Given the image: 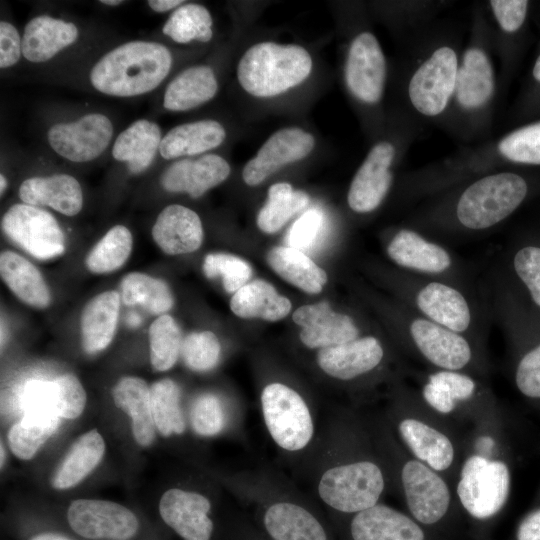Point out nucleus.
I'll return each instance as SVG.
<instances>
[{
	"label": "nucleus",
	"instance_id": "1",
	"mask_svg": "<svg viewBox=\"0 0 540 540\" xmlns=\"http://www.w3.org/2000/svg\"><path fill=\"white\" fill-rule=\"evenodd\" d=\"M537 189L519 172L489 173L422 202L407 226L435 240L478 235L506 221Z\"/></svg>",
	"mask_w": 540,
	"mask_h": 540
},
{
	"label": "nucleus",
	"instance_id": "2",
	"mask_svg": "<svg viewBox=\"0 0 540 540\" xmlns=\"http://www.w3.org/2000/svg\"><path fill=\"white\" fill-rule=\"evenodd\" d=\"M490 19L483 6L472 16L468 43L461 52L454 93L440 122L464 142L486 139L493 123L497 92Z\"/></svg>",
	"mask_w": 540,
	"mask_h": 540
},
{
	"label": "nucleus",
	"instance_id": "3",
	"mask_svg": "<svg viewBox=\"0 0 540 540\" xmlns=\"http://www.w3.org/2000/svg\"><path fill=\"white\" fill-rule=\"evenodd\" d=\"M457 36L428 28L413 39V50L403 82L408 113L438 124L444 118L453 93L460 60Z\"/></svg>",
	"mask_w": 540,
	"mask_h": 540
},
{
	"label": "nucleus",
	"instance_id": "4",
	"mask_svg": "<svg viewBox=\"0 0 540 540\" xmlns=\"http://www.w3.org/2000/svg\"><path fill=\"white\" fill-rule=\"evenodd\" d=\"M400 302L421 316L484 346L493 317L488 293L470 294L452 284L400 269L389 276Z\"/></svg>",
	"mask_w": 540,
	"mask_h": 540
},
{
	"label": "nucleus",
	"instance_id": "5",
	"mask_svg": "<svg viewBox=\"0 0 540 540\" xmlns=\"http://www.w3.org/2000/svg\"><path fill=\"white\" fill-rule=\"evenodd\" d=\"M387 317L403 346L434 369L487 372L484 346L413 311L403 303L388 305Z\"/></svg>",
	"mask_w": 540,
	"mask_h": 540
},
{
	"label": "nucleus",
	"instance_id": "6",
	"mask_svg": "<svg viewBox=\"0 0 540 540\" xmlns=\"http://www.w3.org/2000/svg\"><path fill=\"white\" fill-rule=\"evenodd\" d=\"M325 443L317 467L315 490L332 510L355 514L379 503L386 488L381 465L367 457L342 456Z\"/></svg>",
	"mask_w": 540,
	"mask_h": 540
},
{
	"label": "nucleus",
	"instance_id": "7",
	"mask_svg": "<svg viewBox=\"0 0 540 540\" xmlns=\"http://www.w3.org/2000/svg\"><path fill=\"white\" fill-rule=\"evenodd\" d=\"M172 56L160 43L132 41L106 53L92 68L90 81L99 92L117 97L155 89L168 75Z\"/></svg>",
	"mask_w": 540,
	"mask_h": 540
},
{
	"label": "nucleus",
	"instance_id": "8",
	"mask_svg": "<svg viewBox=\"0 0 540 540\" xmlns=\"http://www.w3.org/2000/svg\"><path fill=\"white\" fill-rule=\"evenodd\" d=\"M388 258L402 271L437 279L464 291L487 295L473 269L447 246L409 226L395 229L385 245Z\"/></svg>",
	"mask_w": 540,
	"mask_h": 540
},
{
	"label": "nucleus",
	"instance_id": "9",
	"mask_svg": "<svg viewBox=\"0 0 540 540\" xmlns=\"http://www.w3.org/2000/svg\"><path fill=\"white\" fill-rule=\"evenodd\" d=\"M312 69L311 54L303 46L262 41L244 51L236 74L246 93L257 98H272L302 84Z\"/></svg>",
	"mask_w": 540,
	"mask_h": 540
},
{
	"label": "nucleus",
	"instance_id": "10",
	"mask_svg": "<svg viewBox=\"0 0 540 540\" xmlns=\"http://www.w3.org/2000/svg\"><path fill=\"white\" fill-rule=\"evenodd\" d=\"M421 122L408 115L395 137H384L369 149L354 174L347 193V204L357 214L377 210L390 193L395 168L421 130Z\"/></svg>",
	"mask_w": 540,
	"mask_h": 540
},
{
	"label": "nucleus",
	"instance_id": "11",
	"mask_svg": "<svg viewBox=\"0 0 540 540\" xmlns=\"http://www.w3.org/2000/svg\"><path fill=\"white\" fill-rule=\"evenodd\" d=\"M261 414L274 444L288 455H301L316 438V413L293 387L266 384L260 394Z\"/></svg>",
	"mask_w": 540,
	"mask_h": 540
},
{
	"label": "nucleus",
	"instance_id": "12",
	"mask_svg": "<svg viewBox=\"0 0 540 540\" xmlns=\"http://www.w3.org/2000/svg\"><path fill=\"white\" fill-rule=\"evenodd\" d=\"M510 489L511 473L504 461L473 454L463 463L456 492L464 509L483 520L504 507Z\"/></svg>",
	"mask_w": 540,
	"mask_h": 540
},
{
	"label": "nucleus",
	"instance_id": "13",
	"mask_svg": "<svg viewBox=\"0 0 540 540\" xmlns=\"http://www.w3.org/2000/svg\"><path fill=\"white\" fill-rule=\"evenodd\" d=\"M387 60L376 35L362 29L351 38L344 61V82L361 106H380L387 82Z\"/></svg>",
	"mask_w": 540,
	"mask_h": 540
},
{
	"label": "nucleus",
	"instance_id": "14",
	"mask_svg": "<svg viewBox=\"0 0 540 540\" xmlns=\"http://www.w3.org/2000/svg\"><path fill=\"white\" fill-rule=\"evenodd\" d=\"M3 232L37 259L63 254L65 238L56 219L47 211L29 204H15L4 214Z\"/></svg>",
	"mask_w": 540,
	"mask_h": 540
},
{
	"label": "nucleus",
	"instance_id": "15",
	"mask_svg": "<svg viewBox=\"0 0 540 540\" xmlns=\"http://www.w3.org/2000/svg\"><path fill=\"white\" fill-rule=\"evenodd\" d=\"M67 520L75 533L90 540H129L139 529L134 512L119 503L101 499L72 501Z\"/></svg>",
	"mask_w": 540,
	"mask_h": 540
},
{
	"label": "nucleus",
	"instance_id": "16",
	"mask_svg": "<svg viewBox=\"0 0 540 540\" xmlns=\"http://www.w3.org/2000/svg\"><path fill=\"white\" fill-rule=\"evenodd\" d=\"M315 145L314 135L301 127L278 129L245 164L243 181L248 186H257L283 167L308 157Z\"/></svg>",
	"mask_w": 540,
	"mask_h": 540
},
{
	"label": "nucleus",
	"instance_id": "17",
	"mask_svg": "<svg viewBox=\"0 0 540 540\" xmlns=\"http://www.w3.org/2000/svg\"><path fill=\"white\" fill-rule=\"evenodd\" d=\"M400 480L407 507L415 520L430 525L444 517L451 493L439 472L409 459L402 465Z\"/></svg>",
	"mask_w": 540,
	"mask_h": 540
},
{
	"label": "nucleus",
	"instance_id": "18",
	"mask_svg": "<svg viewBox=\"0 0 540 540\" xmlns=\"http://www.w3.org/2000/svg\"><path fill=\"white\" fill-rule=\"evenodd\" d=\"M387 357L383 340L375 334H365L353 341L318 350L316 361L329 377L349 382L373 374Z\"/></svg>",
	"mask_w": 540,
	"mask_h": 540
},
{
	"label": "nucleus",
	"instance_id": "19",
	"mask_svg": "<svg viewBox=\"0 0 540 540\" xmlns=\"http://www.w3.org/2000/svg\"><path fill=\"white\" fill-rule=\"evenodd\" d=\"M112 136L110 119L91 113L75 122L53 125L48 131V142L61 157L72 162H88L103 153Z\"/></svg>",
	"mask_w": 540,
	"mask_h": 540
},
{
	"label": "nucleus",
	"instance_id": "20",
	"mask_svg": "<svg viewBox=\"0 0 540 540\" xmlns=\"http://www.w3.org/2000/svg\"><path fill=\"white\" fill-rule=\"evenodd\" d=\"M210 499L194 490L170 488L159 501L163 521L183 540H210L214 523Z\"/></svg>",
	"mask_w": 540,
	"mask_h": 540
},
{
	"label": "nucleus",
	"instance_id": "21",
	"mask_svg": "<svg viewBox=\"0 0 540 540\" xmlns=\"http://www.w3.org/2000/svg\"><path fill=\"white\" fill-rule=\"evenodd\" d=\"M292 318L302 328L301 342L310 349L344 344L367 334L354 317L333 311L326 301L299 307Z\"/></svg>",
	"mask_w": 540,
	"mask_h": 540
},
{
	"label": "nucleus",
	"instance_id": "22",
	"mask_svg": "<svg viewBox=\"0 0 540 540\" xmlns=\"http://www.w3.org/2000/svg\"><path fill=\"white\" fill-rule=\"evenodd\" d=\"M231 167L217 154H204L196 159L183 158L171 164L161 177V185L168 192L187 193L198 198L224 182Z\"/></svg>",
	"mask_w": 540,
	"mask_h": 540
},
{
	"label": "nucleus",
	"instance_id": "23",
	"mask_svg": "<svg viewBox=\"0 0 540 540\" xmlns=\"http://www.w3.org/2000/svg\"><path fill=\"white\" fill-rule=\"evenodd\" d=\"M502 266L540 315V229L517 235L507 246Z\"/></svg>",
	"mask_w": 540,
	"mask_h": 540
},
{
	"label": "nucleus",
	"instance_id": "24",
	"mask_svg": "<svg viewBox=\"0 0 540 540\" xmlns=\"http://www.w3.org/2000/svg\"><path fill=\"white\" fill-rule=\"evenodd\" d=\"M152 237L165 254L191 253L202 244V222L195 211L183 205L172 204L158 215L152 228Z\"/></svg>",
	"mask_w": 540,
	"mask_h": 540
},
{
	"label": "nucleus",
	"instance_id": "25",
	"mask_svg": "<svg viewBox=\"0 0 540 540\" xmlns=\"http://www.w3.org/2000/svg\"><path fill=\"white\" fill-rule=\"evenodd\" d=\"M350 534L353 540H424L413 519L380 503L354 514Z\"/></svg>",
	"mask_w": 540,
	"mask_h": 540
},
{
	"label": "nucleus",
	"instance_id": "26",
	"mask_svg": "<svg viewBox=\"0 0 540 540\" xmlns=\"http://www.w3.org/2000/svg\"><path fill=\"white\" fill-rule=\"evenodd\" d=\"M397 431L414 459L437 472L446 471L455 459L450 438L434 426L414 417L400 419Z\"/></svg>",
	"mask_w": 540,
	"mask_h": 540
},
{
	"label": "nucleus",
	"instance_id": "27",
	"mask_svg": "<svg viewBox=\"0 0 540 540\" xmlns=\"http://www.w3.org/2000/svg\"><path fill=\"white\" fill-rule=\"evenodd\" d=\"M20 199L33 206H49L67 216L80 212L83 194L79 182L68 174L32 177L22 182Z\"/></svg>",
	"mask_w": 540,
	"mask_h": 540
},
{
	"label": "nucleus",
	"instance_id": "28",
	"mask_svg": "<svg viewBox=\"0 0 540 540\" xmlns=\"http://www.w3.org/2000/svg\"><path fill=\"white\" fill-rule=\"evenodd\" d=\"M77 38L78 29L73 23L47 15L37 16L25 26L22 54L30 62H45Z\"/></svg>",
	"mask_w": 540,
	"mask_h": 540
},
{
	"label": "nucleus",
	"instance_id": "29",
	"mask_svg": "<svg viewBox=\"0 0 540 540\" xmlns=\"http://www.w3.org/2000/svg\"><path fill=\"white\" fill-rule=\"evenodd\" d=\"M225 138L226 130L219 121H193L169 130L161 140L159 152L167 160L199 155L220 146Z\"/></svg>",
	"mask_w": 540,
	"mask_h": 540
},
{
	"label": "nucleus",
	"instance_id": "30",
	"mask_svg": "<svg viewBox=\"0 0 540 540\" xmlns=\"http://www.w3.org/2000/svg\"><path fill=\"white\" fill-rule=\"evenodd\" d=\"M117 408L131 419V430L138 445L149 447L155 440L156 426L151 412L150 387L135 376L121 378L113 388Z\"/></svg>",
	"mask_w": 540,
	"mask_h": 540
},
{
	"label": "nucleus",
	"instance_id": "31",
	"mask_svg": "<svg viewBox=\"0 0 540 540\" xmlns=\"http://www.w3.org/2000/svg\"><path fill=\"white\" fill-rule=\"evenodd\" d=\"M121 297L116 291H105L93 297L81 315V336L84 350L98 353L112 342L119 318Z\"/></svg>",
	"mask_w": 540,
	"mask_h": 540
},
{
	"label": "nucleus",
	"instance_id": "32",
	"mask_svg": "<svg viewBox=\"0 0 540 540\" xmlns=\"http://www.w3.org/2000/svg\"><path fill=\"white\" fill-rule=\"evenodd\" d=\"M217 91L218 81L210 66H191L169 83L164 94L163 106L169 111H188L213 99Z\"/></svg>",
	"mask_w": 540,
	"mask_h": 540
},
{
	"label": "nucleus",
	"instance_id": "33",
	"mask_svg": "<svg viewBox=\"0 0 540 540\" xmlns=\"http://www.w3.org/2000/svg\"><path fill=\"white\" fill-rule=\"evenodd\" d=\"M105 449V441L96 429L82 434L55 471L51 480L52 487L67 490L79 484L99 465Z\"/></svg>",
	"mask_w": 540,
	"mask_h": 540
},
{
	"label": "nucleus",
	"instance_id": "34",
	"mask_svg": "<svg viewBox=\"0 0 540 540\" xmlns=\"http://www.w3.org/2000/svg\"><path fill=\"white\" fill-rule=\"evenodd\" d=\"M160 127L149 120L133 122L116 138L112 154L121 162H126L131 173L138 174L152 163L161 144Z\"/></svg>",
	"mask_w": 540,
	"mask_h": 540
},
{
	"label": "nucleus",
	"instance_id": "35",
	"mask_svg": "<svg viewBox=\"0 0 540 540\" xmlns=\"http://www.w3.org/2000/svg\"><path fill=\"white\" fill-rule=\"evenodd\" d=\"M0 273L9 289L24 303L45 308L51 303L50 290L37 267L23 256L4 251L0 255Z\"/></svg>",
	"mask_w": 540,
	"mask_h": 540
},
{
	"label": "nucleus",
	"instance_id": "36",
	"mask_svg": "<svg viewBox=\"0 0 540 540\" xmlns=\"http://www.w3.org/2000/svg\"><path fill=\"white\" fill-rule=\"evenodd\" d=\"M60 417L48 408H28L26 414L8 433L12 453L21 460H30L57 431Z\"/></svg>",
	"mask_w": 540,
	"mask_h": 540
},
{
	"label": "nucleus",
	"instance_id": "37",
	"mask_svg": "<svg viewBox=\"0 0 540 540\" xmlns=\"http://www.w3.org/2000/svg\"><path fill=\"white\" fill-rule=\"evenodd\" d=\"M291 307L289 299L279 295L271 284L263 280L245 284L234 293L230 301V308L236 316L267 321L283 319Z\"/></svg>",
	"mask_w": 540,
	"mask_h": 540
},
{
	"label": "nucleus",
	"instance_id": "38",
	"mask_svg": "<svg viewBox=\"0 0 540 540\" xmlns=\"http://www.w3.org/2000/svg\"><path fill=\"white\" fill-rule=\"evenodd\" d=\"M270 267L284 280L306 293L321 292L327 282V274L303 251L279 246L267 254Z\"/></svg>",
	"mask_w": 540,
	"mask_h": 540
},
{
	"label": "nucleus",
	"instance_id": "39",
	"mask_svg": "<svg viewBox=\"0 0 540 540\" xmlns=\"http://www.w3.org/2000/svg\"><path fill=\"white\" fill-rule=\"evenodd\" d=\"M309 196L290 183L278 182L268 189L267 200L257 215L258 228L268 234L280 230L309 204Z\"/></svg>",
	"mask_w": 540,
	"mask_h": 540
},
{
	"label": "nucleus",
	"instance_id": "40",
	"mask_svg": "<svg viewBox=\"0 0 540 540\" xmlns=\"http://www.w3.org/2000/svg\"><path fill=\"white\" fill-rule=\"evenodd\" d=\"M151 412L157 431L164 437L182 435L187 423L181 406V390L169 378L156 381L150 387Z\"/></svg>",
	"mask_w": 540,
	"mask_h": 540
},
{
	"label": "nucleus",
	"instance_id": "41",
	"mask_svg": "<svg viewBox=\"0 0 540 540\" xmlns=\"http://www.w3.org/2000/svg\"><path fill=\"white\" fill-rule=\"evenodd\" d=\"M120 297L124 304L128 306L140 304L154 315H163L174 303L166 282L140 272L124 276L121 281Z\"/></svg>",
	"mask_w": 540,
	"mask_h": 540
},
{
	"label": "nucleus",
	"instance_id": "42",
	"mask_svg": "<svg viewBox=\"0 0 540 540\" xmlns=\"http://www.w3.org/2000/svg\"><path fill=\"white\" fill-rule=\"evenodd\" d=\"M86 400L85 389L73 374H64L38 387L39 403L62 418L76 419L81 416Z\"/></svg>",
	"mask_w": 540,
	"mask_h": 540
},
{
	"label": "nucleus",
	"instance_id": "43",
	"mask_svg": "<svg viewBox=\"0 0 540 540\" xmlns=\"http://www.w3.org/2000/svg\"><path fill=\"white\" fill-rule=\"evenodd\" d=\"M212 27L213 19L205 6L185 3L171 13L162 32L180 44L208 42L213 37Z\"/></svg>",
	"mask_w": 540,
	"mask_h": 540
},
{
	"label": "nucleus",
	"instance_id": "44",
	"mask_svg": "<svg viewBox=\"0 0 540 540\" xmlns=\"http://www.w3.org/2000/svg\"><path fill=\"white\" fill-rule=\"evenodd\" d=\"M132 244L133 239L129 229L116 225L91 249L86 256L85 265L96 274L115 271L129 258Z\"/></svg>",
	"mask_w": 540,
	"mask_h": 540
},
{
	"label": "nucleus",
	"instance_id": "45",
	"mask_svg": "<svg viewBox=\"0 0 540 540\" xmlns=\"http://www.w3.org/2000/svg\"><path fill=\"white\" fill-rule=\"evenodd\" d=\"M181 330L173 317L167 314L156 318L149 328L150 362L154 370L171 369L181 355Z\"/></svg>",
	"mask_w": 540,
	"mask_h": 540
},
{
	"label": "nucleus",
	"instance_id": "46",
	"mask_svg": "<svg viewBox=\"0 0 540 540\" xmlns=\"http://www.w3.org/2000/svg\"><path fill=\"white\" fill-rule=\"evenodd\" d=\"M231 414L223 400L211 392L197 396L189 411V423L193 432L204 438L215 437L229 426Z\"/></svg>",
	"mask_w": 540,
	"mask_h": 540
},
{
	"label": "nucleus",
	"instance_id": "47",
	"mask_svg": "<svg viewBox=\"0 0 540 540\" xmlns=\"http://www.w3.org/2000/svg\"><path fill=\"white\" fill-rule=\"evenodd\" d=\"M221 345L211 331L192 332L183 339L181 357L195 372L212 370L220 361Z\"/></svg>",
	"mask_w": 540,
	"mask_h": 540
},
{
	"label": "nucleus",
	"instance_id": "48",
	"mask_svg": "<svg viewBox=\"0 0 540 540\" xmlns=\"http://www.w3.org/2000/svg\"><path fill=\"white\" fill-rule=\"evenodd\" d=\"M203 272L208 278H222L228 293H235L252 275V268L245 260L226 253L208 254L203 262Z\"/></svg>",
	"mask_w": 540,
	"mask_h": 540
},
{
	"label": "nucleus",
	"instance_id": "49",
	"mask_svg": "<svg viewBox=\"0 0 540 540\" xmlns=\"http://www.w3.org/2000/svg\"><path fill=\"white\" fill-rule=\"evenodd\" d=\"M325 227V217L321 210L312 208L302 214L291 226L286 236L289 247L307 250L314 246Z\"/></svg>",
	"mask_w": 540,
	"mask_h": 540
},
{
	"label": "nucleus",
	"instance_id": "50",
	"mask_svg": "<svg viewBox=\"0 0 540 540\" xmlns=\"http://www.w3.org/2000/svg\"><path fill=\"white\" fill-rule=\"evenodd\" d=\"M22 54V40L15 26L0 22V67L8 68L18 62Z\"/></svg>",
	"mask_w": 540,
	"mask_h": 540
},
{
	"label": "nucleus",
	"instance_id": "51",
	"mask_svg": "<svg viewBox=\"0 0 540 540\" xmlns=\"http://www.w3.org/2000/svg\"><path fill=\"white\" fill-rule=\"evenodd\" d=\"M421 396L432 410L443 415L453 413L458 407L441 385L427 377L421 388Z\"/></svg>",
	"mask_w": 540,
	"mask_h": 540
},
{
	"label": "nucleus",
	"instance_id": "52",
	"mask_svg": "<svg viewBox=\"0 0 540 540\" xmlns=\"http://www.w3.org/2000/svg\"><path fill=\"white\" fill-rule=\"evenodd\" d=\"M517 540H540V508L527 513L517 528Z\"/></svg>",
	"mask_w": 540,
	"mask_h": 540
},
{
	"label": "nucleus",
	"instance_id": "53",
	"mask_svg": "<svg viewBox=\"0 0 540 540\" xmlns=\"http://www.w3.org/2000/svg\"><path fill=\"white\" fill-rule=\"evenodd\" d=\"M184 1L180 0H150L148 1L149 7L159 13L167 12L172 9H177Z\"/></svg>",
	"mask_w": 540,
	"mask_h": 540
},
{
	"label": "nucleus",
	"instance_id": "54",
	"mask_svg": "<svg viewBox=\"0 0 540 540\" xmlns=\"http://www.w3.org/2000/svg\"><path fill=\"white\" fill-rule=\"evenodd\" d=\"M30 540H72V539L65 537L61 534H57V533H41L32 537Z\"/></svg>",
	"mask_w": 540,
	"mask_h": 540
},
{
	"label": "nucleus",
	"instance_id": "55",
	"mask_svg": "<svg viewBox=\"0 0 540 540\" xmlns=\"http://www.w3.org/2000/svg\"><path fill=\"white\" fill-rule=\"evenodd\" d=\"M532 75L535 81L540 83V55L536 59V62L533 67Z\"/></svg>",
	"mask_w": 540,
	"mask_h": 540
},
{
	"label": "nucleus",
	"instance_id": "56",
	"mask_svg": "<svg viewBox=\"0 0 540 540\" xmlns=\"http://www.w3.org/2000/svg\"><path fill=\"white\" fill-rule=\"evenodd\" d=\"M127 322L130 326H138L141 322L140 317L135 313H130L127 318Z\"/></svg>",
	"mask_w": 540,
	"mask_h": 540
},
{
	"label": "nucleus",
	"instance_id": "57",
	"mask_svg": "<svg viewBox=\"0 0 540 540\" xmlns=\"http://www.w3.org/2000/svg\"><path fill=\"white\" fill-rule=\"evenodd\" d=\"M0 184H1L0 191H1V194H3V192L5 191L7 187V180L3 174L0 175Z\"/></svg>",
	"mask_w": 540,
	"mask_h": 540
},
{
	"label": "nucleus",
	"instance_id": "58",
	"mask_svg": "<svg viewBox=\"0 0 540 540\" xmlns=\"http://www.w3.org/2000/svg\"><path fill=\"white\" fill-rule=\"evenodd\" d=\"M100 2L102 4L111 5V6H116L123 3V1H120V0H102Z\"/></svg>",
	"mask_w": 540,
	"mask_h": 540
},
{
	"label": "nucleus",
	"instance_id": "59",
	"mask_svg": "<svg viewBox=\"0 0 540 540\" xmlns=\"http://www.w3.org/2000/svg\"><path fill=\"white\" fill-rule=\"evenodd\" d=\"M1 467H3L4 463H5V458H6V454H5V450H4V446L3 444H1Z\"/></svg>",
	"mask_w": 540,
	"mask_h": 540
}]
</instances>
